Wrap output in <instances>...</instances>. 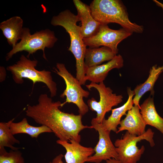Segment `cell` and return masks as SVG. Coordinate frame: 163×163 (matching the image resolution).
<instances>
[{
    "instance_id": "cell-5",
    "label": "cell",
    "mask_w": 163,
    "mask_h": 163,
    "mask_svg": "<svg viewBox=\"0 0 163 163\" xmlns=\"http://www.w3.org/2000/svg\"><path fill=\"white\" fill-rule=\"evenodd\" d=\"M57 40L54 32L49 29L41 30L31 34L29 28L24 27L21 41L7 53L6 60L8 61L14 55L23 51L28 53L27 57L29 58L30 55L39 50L43 51V56L46 60L45 48H52Z\"/></svg>"
},
{
    "instance_id": "cell-10",
    "label": "cell",
    "mask_w": 163,
    "mask_h": 163,
    "mask_svg": "<svg viewBox=\"0 0 163 163\" xmlns=\"http://www.w3.org/2000/svg\"><path fill=\"white\" fill-rule=\"evenodd\" d=\"M91 125L99 134V141L94 148V154L89 157L87 162L100 163L111 158L118 159L116 147L110 136V132L105 129L102 123H98L94 118L92 119Z\"/></svg>"
},
{
    "instance_id": "cell-17",
    "label": "cell",
    "mask_w": 163,
    "mask_h": 163,
    "mask_svg": "<svg viewBox=\"0 0 163 163\" xmlns=\"http://www.w3.org/2000/svg\"><path fill=\"white\" fill-rule=\"evenodd\" d=\"M163 72V65L152 66L149 71V76L143 83L137 85L133 90L134 95L133 101L134 105L140 106L139 102L142 96L146 92L150 91L151 95L153 96L155 91L154 86L159 75Z\"/></svg>"
},
{
    "instance_id": "cell-18",
    "label": "cell",
    "mask_w": 163,
    "mask_h": 163,
    "mask_svg": "<svg viewBox=\"0 0 163 163\" xmlns=\"http://www.w3.org/2000/svg\"><path fill=\"white\" fill-rule=\"evenodd\" d=\"M140 106V113L146 125L154 127L163 134V118L157 113L154 99L149 96Z\"/></svg>"
},
{
    "instance_id": "cell-2",
    "label": "cell",
    "mask_w": 163,
    "mask_h": 163,
    "mask_svg": "<svg viewBox=\"0 0 163 163\" xmlns=\"http://www.w3.org/2000/svg\"><path fill=\"white\" fill-rule=\"evenodd\" d=\"M80 19L68 9L61 12L53 16L51 24L54 26L63 27L69 34L70 39V46L68 50L74 56L76 60V76L81 85L86 83L85 80V56L87 46L85 44L81 33L80 26L77 24Z\"/></svg>"
},
{
    "instance_id": "cell-22",
    "label": "cell",
    "mask_w": 163,
    "mask_h": 163,
    "mask_svg": "<svg viewBox=\"0 0 163 163\" xmlns=\"http://www.w3.org/2000/svg\"><path fill=\"white\" fill-rule=\"evenodd\" d=\"M0 163H24V161L18 149L8 152L4 148L0 149Z\"/></svg>"
},
{
    "instance_id": "cell-12",
    "label": "cell",
    "mask_w": 163,
    "mask_h": 163,
    "mask_svg": "<svg viewBox=\"0 0 163 163\" xmlns=\"http://www.w3.org/2000/svg\"><path fill=\"white\" fill-rule=\"evenodd\" d=\"M121 120L116 133L126 130L129 133L140 136L146 131V125L140 113V106L134 105Z\"/></svg>"
},
{
    "instance_id": "cell-8",
    "label": "cell",
    "mask_w": 163,
    "mask_h": 163,
    "mask_svg": "<svg viewBox=\"0 0 163 163\" xmlns=\"http://www.w3.org/2000/svg\"><path fill=\"white\" fill-rule=\"evenodd\" d=\"M86 86L89 90L94 88L99 93V101H97L92 97L88 101L87 105L90 110L96 112L97 116L94 118L96 121L102 123L106 113L122 102L123 97L121 95L113 93V90L110 87H106L103 82L99 84L91 82Z\"/></svg>"
},
{
    "instance_id": "cell-3",
    "label": "cell",
    "mask_w": 163,
    "mask_h": 163,
    "mask_svg": "<svg viewBox=\"0 0 163 163\" xmlns=\"http://www.w3.org/2000/svg\"><path fill=\"white\" fill-rule=\"evenodd\" d=\"M90 7L93 17L101 24L115 23L132 33L143 31L142 25L129 20L126 8L121 0H94Z\"/></svg>"
},
{
    "instance_id": "cell-20",
    "label": "cell",
    "mask_w": 163,
    "mask_h": 163,
    "mask_svg": "<svg viewBox=\"0 0 163 163\" xmlns=\"http://www.w3.org/2000/svg\"><path fill=\"white\" fill-rule=\"evenodd\" d=\"M10 129L14 135L19 133H25L33 138H37L41 133H53L48 127L44 125L34 126L30 125L26 118L17 123L12 122L10 125Z\"/></svg>"
},
{
    "instance_id": "cell-7",
    "label": "cell",
    "mask_w": 163,
    "mask_h": 163,
    "mask_svg": "<svg viewBox=\"0 0 163 163\" xmlns=\"http://www.w3.org/2000/svg\"><path fill=\"white\" fill-rule=\"evenodd\" d=\"M53 71L64 79L66 88L60 97H66L65 101L62 103L61 107L67 103L75 104L78 109L79 114L82 116L85 114L89 110L88 105L84 102L83 98L88 97L89 92L84 90L78 80L74 77L66 69L65 65L62 63H57L56 68Z\"/></svg>"
},
{
    "instance_id": "cell-19",
    "label": "cell",
    "mask_w": 163,
    "mask_h": 163,
    "mask_svg": "<svg viewBox=\"0 0 163 163\" xmlns=\"http://www.w3.org/2000/svg\"><path fill=\"white\" fill-rule=\"evenodd\" d=\"M116 55L106 46L87 48L85 56V68L100 65L105 61L112 60Z\"/></svg>"
},
{
    "instance_id": "cell-9",
    "label": "cell",
    "mask_w": 163,
    "mask_h": 163,
    "mask_svg": "<svg viewBox=\"0 0 163 163\" xmlns=\"http://www.w3.org/2000/svg\"><path fill=\"white\" fill-rule=\"evenodd\" d=\"M132 34L123 28L114 30L110 28L107 24H101L94 36L83 39V41L85 45L90 48L99 47L101 46L109 47L117 55L119 50L118 44Z\"/></svg>"
},
{
    "instance_id": "cell-24",
    "label": "cell",
    "mask_w": 163,
    "mask_h": 163,
    "mask_svg": "<svg viewBox=\"0 0 163 163\" xmlns=\"http://www.w3.org/2000/svg\"><path fill=\"white\" fill-rule=\"evenodd\" d=\"M107 163H121L120 161L118 159L114 158H111L106 161Z\"/></svg>"
},
{
    "instance_id": "cell-21",
    "label": "cell",
    "mask_w": 163,
    "mask_h": 163,
    "mask_svg": "<svg viewBox=\"0 0 163 163\" xmlns=\"http://www.w3.org/2000/svg\"><path fill=\"white\" fill-rule=\"evenodd\" d=\"M14 120L13 118L7 122L0 123V149L6 147L17 150L20 148L14 146L15 144H19L20 142L15 138L10 129L11 124Z\"/></svg>"
},
{
    "instance_id": "cell-4",
    "label": "cell",
    "mask_w": 163,
    "mask_h": 163,
    "mask_svg": "<svg viewBox=\"0 0 163 163\" xmlns=\"http://www.w3.org/2000/svg\"><path fill=\"white\" fill-rule=\"evenodd\" d=\"M38 62L37 60H31L22 54L16 63L8 66L7 70L11 72L13 80L17 84L23 83L24 78L31 80L34 85L37 82L44 83L49 89L51 97H53L57 94L56 84L53 80L50 71L45 69L38 71L36 69Z\"/></svg>"
},
{
    "instance_id": "cell-15",
    "label": "cell",
    "mask_w": 163,
    "mask_h": 163,
    "mask_svg": "<svg viewBox=\"0 0 163 163\" xmlns=\"http://www.w3.org/2000/svg\"><path fill=\"white\" fill-rule=\"evenodd\" d=\"M128 99L123 105L118 107L112 109L111 113L107 119H104L102 124L104 128L110 132L113 131L116 133L117 126L121 122L122 117L126 115V112L133 106V97L134 95L133 90L128 88L127 90Z\"/></svg>"
},
{
    "instance_id": "cell-1",
    "label": "cell",
    "mask_w": 163,
    "mask_h": 163,
    "mask_svg": "<svg viewBox=\"0 0 163 163\" xmlns=\"http://www.w3.org/2000/svg\"><path fill=\"white\" fill-rule=\"evenodd\" d=\"M38 102L36 105H27L26 115L37 123L49 128L60 140L80 142V132L85 129L93 128L91 126L83 124L82 116L80 114L75 115L61 110V102L53 101L46 94H41Z\"/></svg>"
},
{
    "instance_id": "cell-13",
    "label": "cell",
    "mask_w": 163,
    "mask_h": 163,
    "mask_svg": "<svg viewBox=\"0 0 163 163\" xmlns=\"http://www.w3.org/2000/svg\"><path fill=\"white\" fill-rule=\"evenodd\" d=\"M56 142L66 149L64 156L66 163H84L95 152L94 148L84 146L75 141L68 142L58 139Z\"/></svg>"
},
{
    "instance_id": "cell-16",
    "label": "cell",
    "mask_w": 163,
    "mask_h": 163,
    "mask_svg": "<svg viewBox=\"0 0 163 163\" xmlns=\"http://www.w3.org/2000/svg\"><path fill=\"white\" fill-rule=\"evenodd\" d=\"M23 21L19 16H15L0 24V29L9 45L14 47L21 39L23 28Z\"/></svg>"
},
{
    "instance_id": "cell-11",
    "label": "cell",
    "mask_w": 163,
    "mask_h": 163,
    "mask_svg": "<svg viewBox=\"0 0 163 163\" xmlns=\"http://www.w3.org/2000/svg\"><path fill=\"white\" fill-rule=\"evenodd\" d=\"M82 25L81 33L83 39L91 37L97 32L101 24L93 17L90 6L80 0H73Z\"/></svg>"
},
{
    "instance_id": "cell-6",
    "label": "cell",
    "mask_w": 163,
    "mask_h": 163,
    "mask_svg": "<svg viewBox=\"0 0 163 163\" xmlns=\"http://www.w3.org/2000/svg\"><path fill=\"white\" fill-rule=\"evenodd\" d=\"M154 133L150 128L140 136L132 134L126 131L120 139H117L114 145L121 163H137L139 161L145 150L142 145L139 149L137 145L142 140H146L151 147L155 145L153 139Z\"/></svg>"
},
{
    "instance_id": "cell-14",
    "label": "cell",
    "mask_w": 163,
    "mask_h": 163,
    "mask_svg": "<svg viewBox=\"0 0 163 163\" xmlns=\"http://www.w3.org/2000/svg\"><path fill=\"white\" fill-rule=\"evenodd\" d=\"M122 56L116 55L112 60L102 65L85 68V80L98 84L103 82L109 72L113 69H119L123 66Z\"/></svg>"
},
{
    "instance_id": "cell-25",
    "label": "cell",
    "mask_w": 163,
    "mask_h": 163,
    "mask_svg": "<svg viewBox=\"0 0 163 163\" xmlns=\"http://www.w3.org/2000/svg\"><path fill=\"white\" fill-rule=\"evenodd\" d=\"M153 1L156 3L158 6L161 7L163 10V4L156 0H154Z\"/></svg>"
},
{
    "instance_id": "cell-23",
    "label": "cell",
    "mask_w": 163,
    "mask_h": 163,
    "mask_svg": "<svg viewBox=\"0 0 163 163\" xmlns=\"http://www.w3.org/2000/svg\"><path fill=\"white\" fill-rule=\"evenodd\" d=\"M63 155L59 154L55 157L51 161L48 163H64L63 161Z\"/></svg>"
}]
</instances>
